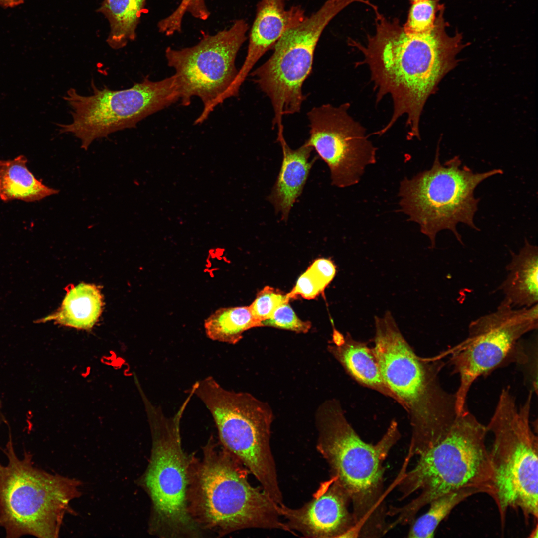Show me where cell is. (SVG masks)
<instances>
[{
    "label": "cell",
    "mask_w": 538,
    "mask_h": 538,
    "mask_svg": "<svg viewBox=\"0 0 538 538\" xmlns=\"http://www.w3.org/2000/svg\"><path fill=\"white\" fill-rule=\"evenodd\" d=\"M508 274L499 286L504 299L515 308L530 307L538 301V249L525 239L518 253L511 252Z\"/></svg>",
    "instance_id": "obj_20"
},
{
    "label": "cell",
    "mask_w": 538,
    "mask_h": 538,
    "mask_svg": "<svg viewBox=\"0 0 538 538\" xmlns=\"http://www.w3.org/2000/svg\"><path fill=\"white\" fill-rule=\"evenodd\" d=\"M248 29L246 20L238 19L228 29L204 35L193 46L166 48L165 57L168 65L175 71L181 104L188 106L193 96L203 103V110L195 124L204 122L227 99L238 72L235 65L237 53L247 39Z\"/></svg>",
    "instance_id": "obj_14"
},
{
    "label": "cell",
    "mask_w": 538,
    "mask_h": 538,
    "mask_svg": "<svg viewBox=\"0 0 538 538\" xmlns=\"http://www.w3.org/2000/svg\"><path fill=\"white\" fill-rule=\"evenodd\" d=\"M262 324L263 326L287 329L297 333H306L311 328L310 322L300 319L288 302L278 306L269 319L262 322Z\"/></svg>",
    "instance_id": "obj_28"
},
{
    "label": "cell",
    "mask_w": 538,
    "mask_h": 538,
    "mask_svg": "<svg viewBox=\"0 0 538 538\" xmlns=\"http://www.w3.org/2000/svg\"><path fill=\"white\" fill-rule=\"evenodd\" d=\"M287 294L269 286L261 290L249 306L254 317L261 322L269 319L280 305L289 302Z\"/></svg>",
    "instance_id": "obj_27"
},
{
    "label": "cell",
    "mask_w": 538,
    "mask_h": 538,
    "mask_svg": "<svg viewBox=\"0 0 538 538\" xmlns=\"http://www.w3.org/2000/svg\"><path fill=\"white\" fill-rule=\"evenodd\" d=\"M283 153L281 168L268 200L281 219L286 221L293 204L301 195L310 171L317 157L310 160L313 149L306 142L296 150L291 149L284 136L277 139Z\"/></svg>",
    "instance_id": "obj_18"
},
{
    "label": "cell",
    "mask_w": 538,
    "mask_h": 538,
    "mask_svg": "<svg viewBox=\"0 0 538 538\" xmlns=\"http://www.w3.org/2000/svg\"><path fill=\"white\" fill-rule=\"evenodd\" d=\"M102 308V297L99 289L94 285L80 283L68 291L60 309L45 320L88 330L97 321Z\"/></svg>",
    "instance_id": "obj_22"
},
{
    "label": "cell",
    "mask_w": 538,
    "mask_h": 538,
    "mask_svg": "<svg viewBox=\"0 0 538 538\" xmlns=\"http://www.w3.org/2000/svg\"><path fill=\"white\" fill-rule=\"evenodd\" d=\"M316 448L327 462L330 476L348 495L359 537L386 535L389 523L384 490V463L401 437L393 420L375 444L364 441L346 418L340 403L328 400L316 415Z\"/></svg>",
    "instance_id": "obj_2"
},
{
    "label": "cell",
    "mask_w": 538,
    "mask_h": 538,
    "mask_svg": "<svg viewBox=\"0 0 538 538\" xmlns=\"http://www.w3.org/2000/svg\"><path fill=\"white\" fill-rule=\"evenodd\" d=\"M92 93L82 95L71 88L64 96L70 108L71 122L57 124L60 133L72 134L87 150L94 140L135 128L142 120L168 107L180 99L174 74L153 81L148 76L128 89H99L91 82Z\"/></svg>",
    "instance_id": "obj_11"
},
{
    "label": "cell",
    "mask_w": 538,
    "mask_h": 538,
    "mask_svg": "<svg viewBox=\"0 0 538 538\" xmlns=\"http://www.w3.org/2000/svg\"><path fill=\"white\" fill-rule=\"evenodd\" d=\"M147 0H103L97 11L110 25L106 40L112 49L124 47L136 37V29Z\"/></svg>",
    "instance_id": "obj_23"
},
{
    "label": "cell",
    "mask_w": 538,
    "mask_h": 538,
    "mask_svg": "<svg viewBox=\"0 0 538 538\" xmlns=\"http://www.w3.org/2000/svg\"><path fill=\"white\" fill-rule=\"evenodd\" d=\"M306 18L299 6L285 8V0H261L257 5L255 18L249 33L245 61L227 94L237 96L240 88L255 64L264 54L273 48L287 31Z\"/></svg>",
    "instance_id": "obj_17"
},
{
    "label": "cell",
    "mask_w": 538,
    "mask_h": 538,
    "mask_svg": "<svg viewBox=\"0 0 538 538\" xmlns=\"http://www.w3.org/2000/svg\"><path fill=\"white\" fill-rule=\"evenodd\" d=\"M350 498L333 476L320 483L312 498L297 508L279 504L281 518L291 533L307 538H341L355 525Z\"/></svg>",
    "instance_id": "obj_16"
},
{
    "label": "cell",
    "mask_w": 538,
    "mask_h": 538,
    "mask_svg": "<svg viewBox=\"0 0 538 538\" xmlns=\"http://www.w3.org/2000/svg\"><path fill=\"white\" fill-rule=\"evenodd\" d=\"M538 303L515 308L503 299L496 310L471 321L467 338L449 350L460 384L455 393L457 414L467 410L468 392L476 380L512 362L521 364L526 348L521 339L538 325Z\"/></svg>",
    "instance_id": "obj_12"
},
{
    "label": "cell",
    "mask_w": 538,
    "mask_h": 538,
    "mask_svg": "<svg viewBox=\"0 0 538 538\" xmlns=\"http://www.w3.org/2000/svg\"><path fill=\"white\" fill-rule=\"evenodd\" d=\"M374 338L381 372L397 403L407 412L411 426L409 449L421 454L437 443L455 420V395L441 385L444 362L417 355L401 333L391 313L375 317Z\"/></svg>",
    "instance_id": "obj_3"
},
{
    "label": "cell",
    "mask_w": 538,
    "mask_h": 538,
    "mask_svg": "<svg viewBox=\"0 0 538 538\" xmlns=\"http://www.w3.org/2000/svg\"><path fill=\"white\" fill-rule=\"evenodd\" d=\"M189 400L187 397L171 417L159 407L150 410L151 455L140 482L151 503L148 531L161 538H198L203 534L189 509L191 456L183 450L180 435V420Z\"/></svg>",
    "instance_id": "obj_9"
},
{
    "label": "cell",
    "mask_w": 538,
    "mask_h": 538,
    "mask_svg": "<svg viewBox=\"0 0 538 538\" xmlns=\"http://www.w3.org/2000/svg\"><path fill=\"white\" fill-rule=\"evenodd\" d=\"M372 9L375 15V33L367 35L366 44L351 38L348 44L363 56L355 66H368L376 104L387 95L392 99L391 119L373 134H384L406 115L407 139H419L420 117L427 100L436 93L442 78L458 65L457 55L468 44L461 33H448L444 5L434 28L419 34L406 32L398 19L386 18L376 5Z\"/></svg>",
    "instance_id": "obj_1"
},
{
    "label": "cell",
    "mask_w": 538,
    "mask_h": 538,
    "mask_svg": "<svg viewBox=\"0 0 538 538\" xmlns=\"http://www.w3.org/2000/svg\"><path fill=\"white\" fill-rule=\"evenodd\" d=\"M328 350L357 383L397 402L385 384L373 348L369 347L367 343L354 339L349 333L344 336L335 330Z\"/></svg>",
    "instance_id": "obj_19"
},
{
    "label": "cell",
    "mask_w": 538,
    "mask_h": 538,
    "mask_svg": "<svg viewBox=\"0 0 538 538\" xmlns=\"http://www.w3.org/2000/svg\"><path fill=\"white\" fill-rule=\"evenodd\" d=\"M24 0H0V6L3 8H12L24 3Z\"/></svg>",
    "instance_id": "obj_31"
},
{
    "label": "cell",
    "mask_w": 538,
    "mask_h": 538,
    "mask_svg": "<svg viewBox=\"0 0 538 538\" xmlns=\"http://www.w3.org/2000/svg\"><path fill=\"white\" fill-rule=\"evenodd\" d=\"M27 159L20 155L11 160H0V199L3 202L19 200L40 201L59 191L37 179L27 166Z\"/></svg>",
    "instance_id": "obj_21"
},
{
    "label": "cell",
    "mask_w": 538,
    "mask_h": 538,
    "mask_svg": "<svg viewBox=\"0 0 538 538\" xmlns=\"http://www.w3.org/2000/svg\"><path fill=\"white\" fill-rule=\"evenodd\" d=\"M440 0H424L411 3L406 22L403 25L410 33H424L434 27L438 13L443 4Z\"/></svg>",
    "instance_id": "obj_26"
},
{
    "label": "cell",
    "mask_w": 538,
    "mask_h": 538,
    "mask_svg": "<svg viewBox=\"0 0 538 538\" xmlns=\"http://www.w3.org/2000/svg\"><path fill=\"white\" fill-rule=\"evenodd\" d=\"M488 431L468 410L457 415L445 436L419 455L415 466L402 470L398 481L400 500L417 491L419 495L400 507L391 506L390 523L410 524L425 506L438 497L467 487L480 489L490 497L493 493L492 470L485 440Z\"/></svg>",
    "instance_id": "obj_5"
},
{
    "label": "cell",
    "mask_w": 538,
    "mask_h": 538,
    "mask_svg": "<svg viewBox=\"0 0 538 538\" xmlns=\"http://www.w3.org/2000/svg\"><path fill=\"white\" fill-rule=\"evenodd\" d=\"M483 493L477 488L467 487L444 494L430 502L428 511L410 524L407 537L431 538L440 523L459 504L468 497Z\"/></svg>",
    "instance_id": "obj_25"
},
{
    "label": "cell",
    "mask_w": 538,
    "mask_h": 538,
    "mask_svg": "<svg viewBox=\"0 0 538 538\" xmlns=\"http://www.w3.org/2000/svg\"><path fill=\"white\" fill-rule=\"evenodd\" d=\"M210 412L221 444L235 456L277 504L283 502L270 445L273 415L270 407L252 395L222 387L211 376L188 391Z\"/></svg>",
    "instance_id": "obj_8"
},
{
    "label": "cell",
    "mask_w": 538,
    "mask_h": 538,
    "mask_svg": "<svg viewBox=\"0 0 538 538\" xmlns=\"http://www.w3.org/2000/svg\"><path fill=\"white\" fill-rule=\"evenodd\" d=\"M533 391L518 408L509 387L502 389L487 431L494 437L489 451L492 470L493 493L501 529L509 509L521 510L526 523L538 521L537 435L530 414Z\"/></svg>",
    "instance_id": "obj_7"
},
{
    "label": "cell",
    "mask_w": 538,
    "mask_h": 538,
    "mask_svg": "<svg viewBox=\"0 0 538 538\" xmlns=\"http://www.w3.org/2000/svg\"><path fill=\"white\" fill-rule=\"evenodd\" d=\"M421 0H410L411 3H413V2H416V1H421Z\"/></svg>",
    "instance_id": "obj_34"
},
{
    "label": "cell",
    "mask_w": 538,
    "mask_h": 538,
    "mask_svg": "<svg viewBox=\"0 0 538 538\" xmlns=\"http://www.w3.org/2000/svg\"><path fill=\"white\" fill-rule=\"evenodd\" d=\"M261 326L262 323L254 317L249 306L220 308L204 322L209 338L231 344L238 343L245 331Z\"/></svg>",
    "instance_id": "obj_24"
},
{
    "label": "cell",
    "mask_w": 538,
    "mask_h": 538,
    "mask_svg": "<svg viewBox=\"0 0 538 538\" xmlns=\"http://www.w3.org/2000/svg\"><path fill=\"white\" fill-rule=\"evenodd\" d=\"M324 291L334 278L336 268L330 259L320 258L316 260L307 269Z\"/></svg>",
    "instance_id": "obj_30"
},
{
    "label": "cell",
    "mask_w": 538,
    "mask_h": 538,
    "mask_svg": "<svg viewBox=\"0 0 538 538\" xmlns=\"http://www.w3.org/2000/svg\"><path fill=\"white\" fill-rule=\"evenodd\" d=\"M3 421V416L1 413V403L0 400V424Z\"/></svg>",
    "instance_id": "obj_33"
},
{
    "label": "cell",
    "mask_w": 538,
    "mask_h": 538,
    "mask_svg": "<svg viewBox=\"0 0 538 538\" xmlns=\"http://www.w3.org/2000/svg\"><path fill=\"white\" fill-rule=\"evenodd\" d=\"M439 155L438 145L431 168L404 179L399 191L402 212L419 225L421 232L430 240L431 248L435 247L437 234L446 229L463 245L456 228L458 223L479 231L474 221L480 201L475 197V190L486 179L503 173L499 168L474 172L462 166L458 155L442 164Z\"/></svg>",
    "instance_id": "obj_10"
},
{
    "label": "cell",
    "mask_w": 538,
    "mask_h": 538,
    "mask_svg": "<svg viewBox=\"0 0 538 538\" xmlns=\"http://www.w3.org/2000/svg\"><path fill=\"white\" fill-rule=\"evenodd\" d=\"M323 291L317 281L306 270L299 277L291 291L287 295L289 299L296 298L298 296L306 299H312Z\"/></svg>",
    "instance_id": "obj_29"
},
{
    "label": "cell",
    "mask_w": 538,
    "mask_h": 538,
    "mask_svg": "<svg viewBox=\"0 0 538 538\" xmlns=\"http://www.w3.org/2000/svg\"><path fill=\"white\" fill-rule=\"evenodd\" d=\"M349 0H327L299 24L287 31L273 47V52L252 75L271 101L273 127L283 134V117L300 112L306 97L302 86L310 75L315 48L323 30Z\"/></svg>",
    "instance_id": "obj_13"
},
{
    "label": "cell",
    "mask_w": 538,
    "mask_h": 538,
    "mask_svg": "<svg viewBox=\"0 0 538 538\" xmlns=\"http://www.w3.org/2000/svg\"><path fill=\"white\" fill-rule=\"evenodd\" d=\"M250 473L212 438L203 448L201 459L191 456L189 509L201 529L221 536L249 528L291 533L281 519L279 504L262 487L251 485Z\"/></svg>",
    "instance_id": "obj_4"
},
{
    "label": "cell",
    "mask_w": 538,
    "mask_h": 538,
    "mask_svg": "<svg viewBox=\"0 0 538 538\" xmlns=\"http://www.w3.org/2000/svg\"><path fill=\"white\" fill-rule=\"evenodd\" d=\"M538 522H536L535 526L534 529L532 530L531 533H530V535L529 536V537H530V538H538Z\"/></svg>",
    "instance_id": "obj_32"
},
{
    "label": "cell",
    "mask_w": 538,
    "mask_h": 538,
    "mask_svg": "<svg viewBox=\"0 0 538 538\" xmlns=\"http://www.w3.org/2000/svg\"><path fill=\"white\" fill-rule=\"evenodd\" d=\"M3 451L7 463H0V527L9 538H58L65 516L73 514L71 501L82 494L81 482L35 466L30 452L18 457L10 433Z\"/></svg>",
    "instance_id": "obj_6"
},
{
    "label": "cell",
    "mask_w": 538,
    "mask_h": 538,
    "mask_svg": "<svg viewBox=\"0 0 538 538\" xmlns=\"http://www.w3.org/2000/svg\"><path fill=\"white\" fill-rule=\"evenodd\" d=\"M348 102L315 107L307 113L310 136L306 143L328 165L332 184L344 188L358 183L365 167L376 161L377 149L366 129L350 115Z\"/></svg>",
    "instance_id": "obj_15"
}]
</instances>
